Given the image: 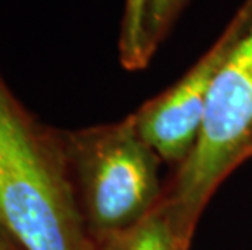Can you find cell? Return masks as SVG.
<instances>
[{"label":"cell","mask_w":252,"mask_h":250,"mask_svg":"<svg viewBox=\"0 0 252 250\" xmlns=\"http://www.w3.org/2000/svg\"><path fill=\"white\" fill-rule=\"evenodd\" d=\"M0 229L23 250H94L63 132L30 114L0 77Z\"/></svg>","instance_id":"cell-1"},{"label":"cell","mask_w":252,"mask_h":250,"mask_svg":"<svg viewBox=\"0 0 252 250\" xmlns=\"http://www.w3.org/2000/svg\"><path fill=\"white\" fill-rule=\"evenodd\" d=\"M87 232L96 249L135 226L159 203L161 158L126 119L63 132Z\"/></svg>","instance_id":"cell-2"},{"label":"cell","mask_w":252,"mask_h":250,"mask_svg":"<svg viewBox=\"0 0 252 250\" xmlns=\"http://www.w3.org/2000/svg\"><path fill=\"white\" fill-rule=\"evenodd\" d=\"M251 158L252 28L213 82L195 145L159 200L189 242L220 185Z\"/></svg>","instance_id":"cell-3"},{"label":"cell","mask_w":252,"mask_h":250,"mask_svg":"<svg viewBox=\"0 0 252 250\" xmlns=\"http://www.w3.org/2000/svg\"><path fill=\"white\" fill-rule=\"evenodd\" d=\"M251 28L252 0H244L205 54L174 84L132 114L138 134L163 163L179 166L189 156L200 132L213 82Z\"/></svg>","instance_id":"cell-4"},{"label":"cell","mask_w":252,"mask_h":250,"mask_svg":"<svg viewBox=\"0 0 252 250\" xmlns=\"http://www.w3.org/2000/svg\"><path fill=\"white\" fill-rule=\"evenodd\" d=\"M190 242L179 232L178 226L166 208L158 203L138 221L94 250H189Z\"/></svg>","instance_id":"cell-5"},{"label":"cell","mask_w":252,"mask_h":250,"mask_svg":"<svg viewBox=\"0 0 252 250\" xmlns=\"http://www.w3.org/2000/svg\"><path fill=\"white\" fill-rule=\"evenodd\" d=\"M150 0H124L119 33V60L126 70H143L152 62L147 51Z\"/></svg>","instance_id":"cell-6"},{"label":"cell","mask_w":252,"mask_h":250,"mask_svg":"<svg viewBox=\"0 0 252 250\" xmlns=\"http://www.w3.org/2000/svg\"><path fill=\"white\" fill-rule=\"evenodd\" d=\"M190 0H150L147 20V51L153 58L178 23L179 17Z\"/></svg>","instance_id":"cell-7"},{"label":"cell","mask_w":252,"mask_h":250,"mask_svg":"<svg viewBox=\"0 0 252 250\" xmlns=\"http://www.w3.org/2000/svg\"><path fill=\"white\" fill-rule=\"evenodd\" d=\"M0 250H23L20 246H17L7 234L0 229Z\"/></svg>","instance_id":"cell-8"}]
</instances>
